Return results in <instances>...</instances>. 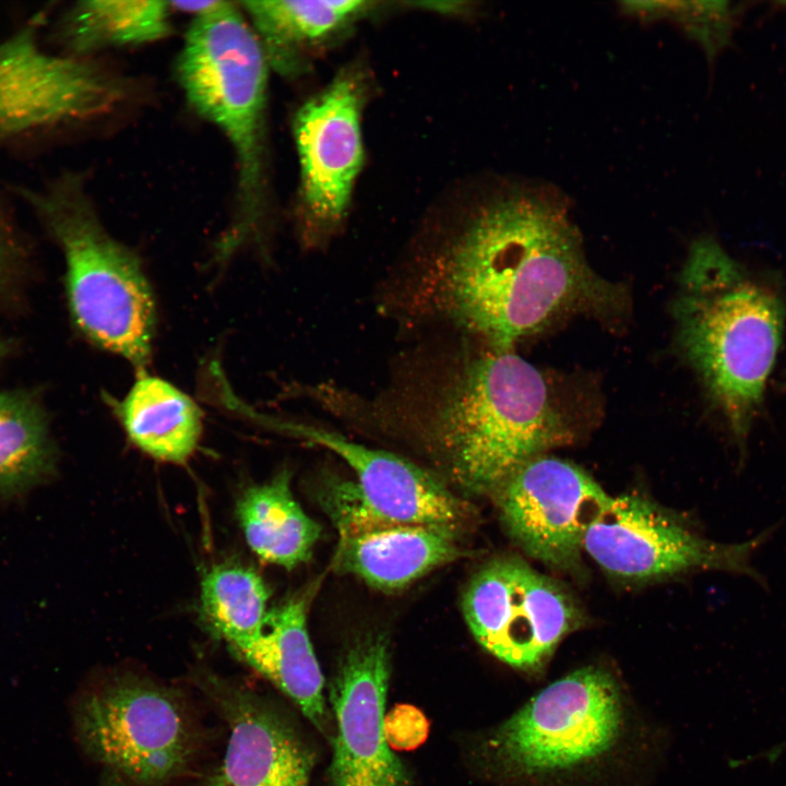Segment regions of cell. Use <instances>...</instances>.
I'll use <instances>...</instances> for the list:
<instances>
[{
  "label": "cell",
  "mask_w": 786,
  "mask_h": 786,
  "mask_svg": "<svg viewBox=\"0 0 786 786\" xmlns=\"http://www.w3.org/2000/svg\"><path fill=\"white\" fill-rule=\"evenodd\" d=\"M114 410L131 443L146 455L183 464L195 452L203 431V413L187 393L159 377L138 371Z\"/></svg>",
  "instance_id": "obj_18"
},
{
  "label": "cell",
  "mask_w": 786,
  "mask_h": 786,
  "mask_svg": "<svg viewBox=\"0 0 786 786\" xmlns=\"http://www.w3.org/2000/svg\"><path fill=\"white\" fill-rule=\"evenodd\" d=\"M623 10L647 19L672 16L710 57L728 43L737 12L727 1L624 2Z\"/></svg>",
  "instance_id": "obj_24"
},
{
  "label": "cell",
  "mask_w": 786,
  "mask_h": 786,
  "mask_svg": "<svg viewBox=\"0 0 786 786\" xmlns=\"http://www.w3.org/2000/svg\"><path fill=\"white\" fill-rule=\"evenodd\" d=\"M61 248L71 317L94 345L145 370L156 302L142 262L102 224L76 176L15 188Z\"/></svg>",
  "instance_id": "obj_4"
},
{
  "label": "cell",
  "mask_w": 786,
  "mask_h": 786,
  "mask_svg": "<svg viewBox=\"0 0 786 786\" xmlns=\"http://www.w3.org/2000/svg\"><path fill=\"white\" fill-rule=\"evenodd\" d=\"M4 349H5L4 344H3L2 340L0 338V359L4 354Z\"/></svg>",
  "instance_id": "obj_29"
},
{
  "label": "cell",
  "mask_w": 786,
  "mask_h": 786,
  "mask_svg": "<svg viewBox=\"0 0 786 786\" xmlns=\"http://www.w3.org/2000/svg\"><path fill=\"white\" fill-rule=\"evenodd\" d=\"M176 69L191 107L224 133L236 155L238 212L219 245L228 258L253 238L262 214L269 63L241 8L223 1L193 17Z\"/></svg>",
  "instance_id": "obj_5"
},
{
  "label": "cell",
  "mask_w": 786,
  "mask_h": 786,
  "mask_svg": "<svg viewBox=\"0 0 786 786\" xmlns=\"http://www.w3.org/2000/svg\"><path fill=\"white\" fill-rule=\"evenodd\" d=\"M779 388L782 391L786 392V372L783 374V377L781 379Z\"/></svg>",
  "instance_id": "obj_28"
},
{
  "label": "cell",
  "mask_w": 786,
  "mask_h": 786,
  "mask_svg": "<svg viewBox=\"0 0 786 786\" xmlns=\"http://www.w3.org/2000/svg\"><path fill=\"white\" fill-rule=\"evenodd\" d=\"M428 733V719L414 705L398 704L384 716L385 739L393 750H414L426 741Z\"/></svg>",
  "instance_id": "obj_25"
},
{
  "label": "cell",
  "mask_w": 786,
  "mask_h": 786,
  "mask_svg": "<svg viewBox=\"0 0 786 786\" xmlns=\"http://www.w3.org/2000/svg\"><path fill=\"white\" fill-rule=\"evenodd\" d=\"M390 651L383 634L356 640L331 684L336 735L330 767L334 786H407L406 771L389 747L384 710Z\"/></svg>",
  "instance_id": "obj_13"
},
{
  "label": "cell",
  "mask_w": 786,
  "mask_h": 786,
  "mask_svg": "<svg viewBox=\"0 0 786 786\" xmlns=\"http://www.w3.org/2000/svg\"><path fill=\"white\" fill-rule=\"evenodd\" d=\"M621 726L614 677L590 666L555 681L502 723L484 743L490 766L511 777L564 770L606 752Z\"/></svg>",
  "instance_id": "obj_7"
},
{
  "label": "cell",
  "mask_w": 786,
  "mask_h": 786,
  "mask_svg": "<svg viewBox=\"0 0 786 786\" xmlns=\"http://www.w3.org/2000/svg\"><path fill=\"white\" fill-rule=\"evenodd\" d=\"M309 594L269 610L262 629L229 646L235 655L285 693L317 727L325 720L324 679L307 629Z\"/></svg>",
  "instance_id": "obj_17"
},
{
  "label": "cell",
  "mask_w": 786,
  "mask_h": 786,
  "mask_svg": "<svg viewBox=\"0 0 786 786\" xmlns=\"http://www.w3.org/2000/svg\"><path fill=\"white\" fill-rule=\"evenodd\" d=\"M362 86L346 71L308 99L294 121L301 199L309 223L325 228L344 216L364 160Z\"/></svg>",
  "instance_id": "obj_14"
},
{
  "label": "cell",
  "mask_w": 786,
  "mask_h": 786,
  "mask_svg": "<svg viewBox=\"0 0 786 786\" xmlns=\"http://www.w3.org/2000/svg\"><path fill=\"white\" fill-rule=\"evenodd\" d=\"M418 288L431 309L499 350L567 314H609L626 300L590 267L563 196L536 183L485 203Z\"/></svg>",
  "instance_id": "obj_1"
},
{
  "label": "cell",
  "mask_w": 786,
  "mask_h": 786,
  "mask_svg": "<svg viewBox=\"0 0 786 786\" xmlns=\"http://www.w3.org/2000/svg\"><path fill=\"white\" fill-rule=\"evenodd\" d=\"M80 750L124 786H168L183 777L201 748V730L184 695L147 675L97 676L70 704Z\"/></svg>",
  "instance_id": "obj_6"
},
{
  "label": "cell",
  "mask_w": 786,
  "mask_h": 786,
  "mask_svg": "<svg viewBox=\"0 0 786 786\" xmlns=\"http://www.w3.org/2000/svg\"><path fill=\"white\" fill-rule=\"evenodd\" d=\"M500 519L531 557L558 570L582 571L585 535L612 497L581 467L539 455L495 491Z\"/></svg>",
  "instance_id": "obj_11"
},
{
  "label": "cell",
  "mask_w": 786,
  "mask_h": 786,
  "mask_svg": "<svg viewBox=\"0 0 786 786\" xmlns=\"http://www.w3.org/2000/svg\"><path fill=\"white\" fill-rule=\"evenodd\" d=\"M222 0L210 1H170L172 11L192 14V17L213 11L222 4Z\"/></svg>",
  "instance_id": "obj_27"
},
{
  "label": "cell",
  "mask_w": 786,
  "mask_h": 786,
  "mask_svg": "<svg viewBox=\"0 0 786 786\" xmlns=\"http://www.w3.org/2000/svg\"><path fill=\"white\" fill-rule=\"evenodd\" d=\"M767 532L723 544L691 532L638 495L614 498L588 528L583 550L605 572L627 581H648L694 570H716L759 579L751 564Z\"/></svg>",
  "instance_id": "obj_10"
},
{
  "label": "cell",
  "mask_w": 786,
  "mask_h": 786,
  "mask_svg": "<svg viewBox=\"0 0 786 786\" xmlns=\"http://www.w3.org/2000/svg\"><path fill=\"white\" fill-rule=\"evenodd\" d=\"M172 12L170 1L84 0L64 14L58 35L64 53L87 58L100 49L166 38Z\"/></svg>",
  "instance_id": "obj_21"
},
{
  "label": "cell",
  "mask_w": 786,
  "mask_h": 786,
  "mask_svg": "<svg viewBox=\"0 0 786 786\" xmlns=\"http://www.w3.org/2000/svg\"><path fill=\"white\" fill-rule=\"evenodd\" d=\"M674 313L684 358L743 452L783 342L782 289L701 237L682 267Z\"/></svg>",
  "instance_id": "obj_2"
},
{
  "label": "cell",
  "mask_w": 786,
  "mask_h": 786,
  "mask_svg": "<svg viewBox=\"0 0 786 786\" xmlns=\"http://www.w3.org/2000/svg\"><path fill=\"white\" fill-rule=\"evenodd\" d=\"M193 681L228 729L222 759L195 786H310L313 752L266 699L210 670Z\"/></svg>",
  "instance_id": "obj_12"
},
{
  "label": "cell",
  "mask_w": 786,
  "mask_h": 786,
  "mask_svg": "<svg viewBox=\"0 0 786 786\" xmlns=\"http://www.w3.org/2000/svg\"><path fill=\"white\" fill-rule=\"evenodd\" d=\"M414 421L452 478L478 495L573 438L543 373L512 349L458 361L421 391Z\"/></svg>",
  "instance_id": "obj_3"
},
{
  "label": "cell",
  "mask_w": 786,
  "mask_h": 786,
  "mask_svg": "<svg viewBox=\"0 0 786 786\" xmlns=\"http://www.w3.org/2000/svg\"><path fill=\"white\" fill-rule=\"evenodd\" d=\"M15 242L11 222L3 203L0 200V285L9 267V262L14 253Z\"/></svg>",
  "instance_id": "obj_26"
},
{
  "label": "cell",
  "mask_w": 786,
  "mask_h": 786,
  "mask_svg": "<svg viewBox=\"0 0 786 786\" xmlns=\"http://www.w3.org/2000/svg\"><path fill=\"white\" fill-rule=\"evenodd\" d=\"M779 4L786 8V1H781Z\"/></svg>",
  "instance_id": "obj_30"
},
{
  "label": "cell",
  "mask_w": 786,
  "mask_h": 786,
  "mask_svg": "<svg viewBox=\"0 0 786 786\" xmlns=\"http://www.w3.org/2000/svg\"><path fill=\"white\" fill-rule=\"evenodd\" d=\"M269 66L291 70L297 48L334 32L366 10L369 2L345 1H243Z\"/></svg>",
  "instance_id": "obj_22"
},
{
  "label": "cell",
  "mask_w": 786,
  "mask_h": 786,
  "mask_svg": "<svg viewBox=\"0 0 786 786\" xmlns=\"http://www.w3.org/2000/svg\"><path fill=\"white\" fill-rule=\"evenodd\" d=\"M457 555L453 526L374 523L338 532L333 568L394 591Z\"/></svg>",
  "instance_id": "obj_16"
},
{
  "label": "cell",
  "mask_w": 786,
  "mask_h": 786,
  "mask_svg": "<svg viewBox=\"0 0 786 786\" xmlns=\"http://www.w3.org/2000/svg\"><path fill=\"white\" fill-rule=\"evenodd\" d=\"M277 427L338 455L357 476V483L342 487L365 514L389 523L453 527L464 515L462 503L442 483L398 455L324 428L294 422Z\"/></svg>",
  "instance_id": "obj_15"
},
{
  "label": "cell",
  "mask_w": 786,
  "mask_h": 786,
  "mask_svg": "<svg viewBox=\"0 0 786 786\" xmlns=\"http://www.w3.org/2000/svg\"><path fill=\"white\" fill-rule=\"evenodd\" d=\"M463 614L487 652L526 671L539 670L584 620L565 587L517 557L493 559L472 577Z\"/></svg>",
  "instance_id": "obj_9"
},
{
  "label": "cell",
  "mask_w": 786,
  "mask_h": 786,
  "mask_svg": "<svg viewBox=\"0 0 786 786\" xmlns=\"http://www.w3.org/2000/svg\"><path fill=\"white\" fill-rule=\"evenodd\" d=\"M57 463L41 402L25 390H0V503L51 480Z\"/></svg>",
  "instance_id": "obj_20"
},
{
  "label": "cell",
  "mask_w": 786,
  "mask_h": 786,
  "mask_svg": "<svg viewBox=\"0 0 786 786\" xmlns=\"http://www.w3.org/2000/svg\"><path fill=\"white\" fill-rule=\"evenodd\" d=\"M236 515L250 549L263 561L286 569L310 558L321 533L294 498L286 469L247 488L237 501Z\"/></svg>",
  "instance_id": "obj_19"
},
{
  "label": "cell",
  "mask_w": 786,
  "mask_h": 786,
  "mask_svg": "<svg viewBox=\"0 0 786 786\" xmlns=\"http://www.w3.org/2000/svg\"><path fill=\"white\" fill-rule=\"evenodd\" d=\"M270 590L252 568L221 563L202 577L200 603L207 626L228 646L248 640L263 627Z\"/></svg>",
  "instance_id": "obj_23"
},
{
  "label": "cell",
  "mask_w": 786,
  "mask_h": 786,
  "mask_svg": "<svg viewBox=\"0 0 786 786\" xmlns=\"http://www.w3.org/2000/svg\"><path fill=\"white\" fill-rule=\"evenodd\" d=\"M44 17L0 43V142L98 119L127 99L124 81L96 62L45 51Z\"/></svg>",
  "instance_id": "obj_8"
}]
</instances>
